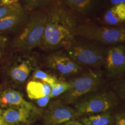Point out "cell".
I'll return each mask as SVG.
<instances>
[{"label": "cell", "mask_w": 125, "mask_h": 125, "mask_svg": "<svg viewBox=\"0 0 125 125\" xmlns=\"http://www.w3.org/2000/svg\"><path fill=\"white\" fill-rule=\"evenodd\" d=\"M78 23L70 9L56 2L46 12L44 32L40 46L46 51L65 49L75 39Z\"/></svg>", "instance_id": "cell-1"}, {"label": "cell", "mask_w": 125, "mask_h": 125, "mask_svg": "<svg viewBox=\"0 0 125 125\" xmlns=\"http://www.w3.org/2000/svg\"><path fill=\"white\" fill-rule=\"evenodd\" d=\"M65 49L80 66L98 68L104 64L106 51L95 43L75 39Z\"/></svg>", "instance_id": "cell-2"}, {"label": "cell", "mask_w": 125, "mask_h": 125, "mask_svg": "<svg viewBox=\"0 0 125 125\" xmlns=\"http://www.w3.org/2000/svg\"><path fill=\"white\" fill-rule=\"evenodd\" d=\"M75 35L105 45L125 42V29L123 27L109 28L83 23L78 25Z\"/></svg>", "instance_id": "cell-3"}, {"label": "cell", "mask_w": 125, "mask_h": 125, "mask_svg": "<svg viewBox=\"0 0 125 125\" xmlns=\"http://www.w3.org/2000/svg\"><path fill=\"white\" fill-rule=\"evenodd\" d=\"M46 12H38L31 17L21 32L13 43L14 48L29 51L40 46L44 32Z\"/></svg>", "instance_id": "cell-4"}, {"label": "cell", "mask_w": 125, "mask_h": 125, "mask_svg": "<svg viewBox=\"0 0 125 125\" xmlns=\"http://www.w3.org/2000/svg\"><path fill=\"white\" fill-rule=\"evenodd\" d=\"M69 89L62 94L60 100L65 104L75 103L81 97L96 89L101 82L100 75L88 70L68 81Z\"/></svg>", "instance_id": "cell-5"}, {"label": "cell", "mask_w": 125, "mask_h": 125, "mask_svg": "<svg viewBox=\"0 0 125 125\" xmlns=\"http://www.w3.org/2000/svg\"><path fill=\"white\" fill-rule=\"evenodd\" d=\"M116 98L113 94L102 93L82 98L76 103L75 109L79 115L106 112L116 104Z\"/></svg>", "instance_id": "cell-6"}, {"label": "cell", "mask_w": 125, "mask_h": 125, "mask_svg": "<svg viewBox=\"0 0 125 125\" xmlns=\"http://www.w3.org/2000/svg\"><path fill=\"white\" fill-rule=\"evenodd\" d=\"M80 116L75 108L67 105L61 100L51 102L44 112L43 123L45 125H59Z\"/></svg>", "instance_id": "cell-7"}, {"label": "cell", "mask_w": 125, "mask_h": 125, "mask_svg": "<svg viewBox=\"0 0 125 125\" xmlns=\"http://www.w3.org/2000/svg\"><path fill=\"white\" fill-rule=\"evenodd\" d=\"M46 64L51 69L64 76L78 74L82 70L78 65L67 53L57 52L49 54L46 59Z\"/></svg>", "instance_id": "cell-8"}, {"label": "cell", "mask_w": 125, "mask_h": 125, "mask_svg": "<svg viewBox=\"0 0 125 125\" xmlns=\"http://www.w3.org/2000/svg\"><path fill=\"white\" fill-rule=\"evenodd\" d=\"M104 66L109 75L125 74V50L122 46H112L106 51Z\"/></svg>", "instance_id": "cell-9"}, {"label": "cell", "mask_w": 125, "mask_h": 125, "mask_svg": "<svg viewBox=\"0 0 125 125\" xmlns=\"http://www.w3.org/2000/svg\"><path fill=\"white\" fill-rule=\"evenodd\" d=\"M0 105L2 107H24L32 111L38 112V109L25 100L21 93L10 89L4 90L0 95Z\"/></svg>", "instance_id": "cell-10"}, {"label": "cell", "mask_w": 125, "mask_h": 125, "mask_svg": "<svg viewBox=\"0 0 125 125\" xmlns=\"http://www.w3.org/2000/svg\"><path fill=\"white\" fill-rule=\"evenodd\" d=\"M30 109L24 107H13L1 112L5 123L13 125L28 122L30 116Z\"/></svg>", "instance_id": "cell-11"}, {"label": "cell", "mask_w": 125, "mask_h": 125, "mask_svg": "<svg viewBox=\"0 0 125 125\" xmlns=\"http://www.w3.org/2000/svg\"><path fill=\"white\" fill-rule=\"evenodd\" d=\"M51 87L49 84L40 81H31L26 86L27 96L31 100H38L43 97L49 96Z\"/></svg>", "instance_id": "cell-12"}, {"label": "cell", "mask_w": 125, "mask_h": 125, "mask_svg": "<svg viewBox=\"0 0 125 125\" xmlns=\"http://www.w3.org/2000/svg\"><path fill=\"white\" fill-rule=\"evenodd\" d=\"M81 121L84 125H112L115 122L114 116L107 112L87 115Z\"/></svg>", "instance_id": "cell-13"}, {"label": "cell", "mask_w": 125, "mask_h": 125, "mask_svg": "<svg viewBox=\"0 0 125 125\" xmlns=\"http://www.w3.org/2000/svg\"><path fill=\"white\" fill-rule=\"evenodd\" d=\"M31 67L29 62L23 61L12 67L10 71V76L14 81L23 82L27 79L31 73Z\"/></svg>", "instance_id": "cell-14"}, {"label": "cell", "mask_w": 125, "mask_h": 125, "mask_svg": "<svg viewBox=\"0 0 125 125\" xmlns=\"http://www.w3.org/2000/svg\"><path fill=\"white\" fill-rule=\"evenodd\" d=\"M67 8L78 13L85 14L93 7V0H61Z\"/></svg>", "instance_id": "cell-15"}, {"label": "cell", "mask_w": 125, "mask_h": 125, "mask_svg": "<svg viewBox=\"0 0 125 125\" xmlns=\"http://www.w3.org/2000/svg\"><path fill=\"white\" fill-rule=\"evenodd\" d=\"M24 19V13L0 19V31H7L16 27Z\"/></svg>", "instance_id": "cell-16"}, {"label": "cell", "mask_w": 125, "mask_h": 125, "mask_svg": "<svg viewBox=\"0 0 125 125\" xmlns=\"http://www.w3.org/2000/svg\"><path fill=\"white\" fill-rule=\"evenodd\" d=\"M24 13L22 7L18 3L0 6V19L10 16Z\"/></svg>", "instance_id": "cell-17"}, {"label": "cell", "mask_w": 125, "mask_h": 125, "mask_svg": "<svg viewBox=\"0 0 125 125\" xmlns=\"http://www.w3.org/2000/svg\"><path fill=\"white\" fill-rule=\"evenodd\" d=\"M70 85L68 82L58 80L51 86V89L49 96L51 98H54L62 95L69 89Z\"/></svg>", "instance_id": "cell-18"}, {"label": "cell", "mask_w": 125, "mask_h": 125, "mask_svg": "<svg viewBox=\"0 0 125 125\" xmlns=\"http://www.w3.org/2000/svg\"><path fill=\"white\" fill-rule=\"evenodd\" d=\"M103 20L106 24L110 26H116L122 22L114 7L107 10L103 17Z\"/></svg>", "instance_id": "cell-19"}, {"label": "cell", "mask_w": 125, "mask_h": 125, "mask_svg": "<svg viewBox=\"0 0 125 125\" xmlns=\"http://www.w3.org/2000/svg\"><path fill=\"white\" fill-rule=\"evenodd\" d=\"M32 77L34 79H39V80L41 81L42 82L49 84L50 86L55 83L57 80L56 76L40 70H36L33 73Z\"/></svg>", "instance_id": "cell-20"}, {"label": "cell", "mask_w": 125, "mask_h": 125, "mask_svg": "<svg viewBox=\"0 0 125 125\" xmlns=\"http://www.w3.org/2000/svg\"><path fill=\"white\" fill-rule=\"evenodd\" d=\"M46 1L48 0H25V7L28 10H32Z\"/></svg>", "instance_id": "cell-21"}, {"label": "cell", "mask_w": 125, "mask_h": 125, "mask_svg": "<svg viewBox=\"0 0 125 125\" xmlns=\"http://www.w3.org/2000/svg\"><path fill=\"white\" fill-rule=\"evenodd\" d=\"M114 7L121 21H125V3L116 5Z\"/></svg>", "instance_id": "cell-22"}, {"label": "cell", "mask_w": 125, "mask_h": 125, "mask_svg": "<svg viewBox=\"0 0 125 125\" xmlns=\"http://www.w3.org/2000/svg\"><path fill=\"white\" fill-rule=\"evenodd\" d=\"M114 116L115 125H125V111L119 112Z\"/></svg>", "instance_id": "cell-23"}, {"label": "cell", "mask_w": 125, "mask_h": 125, "mask_svg": "<svg viewBox=\"0 0 125 125\" xmlns=\"http://www.w3.org/2000/svg\"><path fill=\"white\" fill-rule=\"evenodd\" d=\"M50 99H51V97H50L49 95V96L43 97L39 98L38 100H37V104H38L39 107H45L48 104Z\"/></svg>", "instance_id": "cell-24"}, {"label": "cell", "mask_w": 125, "mask_h": 125, "mask_svg": "<svg viewBox=\"0 0 125 125\" xmlns=\"http://www.w3.org/2000/svg\"><path fill=\"white\" fill-rule=\"evenodd\" d=\"M19 0H1V4L2 5H11L18 3Z\"/></svg>", "instance_id": "cell-25"}, {"label": "cell", "mask_w": 125, "mask_h": 125, "mask_svg": "<svg viewBox=\"0 0 125 125\" xmlns=\"http://www.w3.org/2000/svg\"><path fill=\"white\" fill-rule=\"evenodd\" d=\"M62 125H84L82 123L76 121L75 120H72V121H70L68 122H67Z\"/></svg>", "instance_id": "cell-26"}, {"label": "cell", "mask_w": 125, "mask_h": 125, "mask_svg": "<svg viewBox=\"0 0 125 125\" xmlns=\"http://www.w3.org/2000/svg\"><path fill=\"white\" fill-rule=\"evenodd\" d=\"M111 4L113 5L114 6L116 5L123 4V3H125V0H109Z\"/></svg>", "instance_id": "cell-27"}, {"label": "cell", "mask_w": 125, "mask_h": 125, "mask_svg": "<svg viewBox=\"0 0 125 125\" xmlns=\"http://www.w3.org/2000/svg\"><path fill=\"white\" fill-rule=\"evenodd\" d=\"M0 114H1V112H0ZM6 124H7V123H5L1 115H0V125H5Z\"/></svg>", "instance_id": "cell-28"}, {"label": "cell", "mask_w": 125, "mask_h": 125, "mask_svg": "<svg viewBox=\"0 0 125 125\" xmlns=\"http://www.w3.org/2000/svg\"><path fill=\"white\" fill-rule=\"evenodd\" d=\"M4 39L1 38V37H0V51H1V46H2V42H4Z\"/></svg>", "instance_id": "cell-29"}, {"label": "cell", "mask_w": 125, "mask_h": 125, "mask_svg": "<svg viewBox=\"0 0 125 125\" xmlns=\"http://www.w3.org/2000/svg\"><path fill=\"white\" fill-rule=\"evenodd\" d=\"M2 5V4H1V0H0V6Z\"/></svg>", "instance_id": "cell-30"}, {"label": "cell", "mask_w": 125, "mask_h": 125, "mask_svg": "<svg viewBox=\"0 0 125 125\" xmlns=\"http://www.w3.org/2000/svg\"><path fill=\"white\" fill-rule=\"evenodd\" d=\"M124 86H125V82L124 83Z\"/></svg>", "instance_id": "cell-31"}, {"label": "cell", "mask_w": 125, "mask_h": 125, "mask_svg": "<svg viewBox=\"0 0 125 125\" xmlns=\"http://www.w3.org/2000/svg\"></svg>", "instance_id": "cell-32"}, {"label": "cell", "mask_w": 125, "mask_h": 125, "mask_svg": "<svg viewBox=\"0 0 125 125\" xmlns=\"http://www.w3.org/2000/svg\"><path fill=\"white\" fill-rule=\"evenodd\" d=\"M8 125V124H6V125Z\"/></svg>", "instance_id": "cell-33"}]
</instances>
